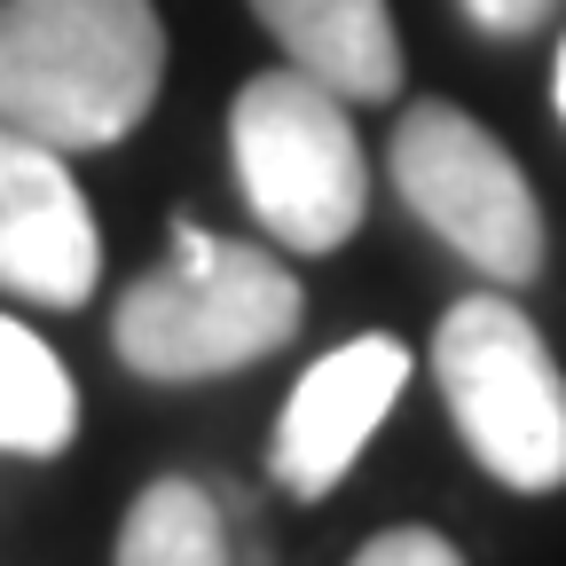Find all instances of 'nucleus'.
I'll return each mask as SVG.
<instances>
[{
	"label": "nucleus",
	"mask_w": 566,
	"mask_h": 566,
	"mask_svg": "<svg viewBox=\"0 0 566 566\" xmlns=\"http://www.w3.org/2000/svg\"><path fill=\"white\" fill-rule=\"evenodd\" d=\"M229 158L244 181L252 221L283 252H338L363 229L370 166L354 142L346 95H331L307 71H260L229 103Z\"/></svg>",
	"instance_id": "7ed1b4c3"
},
{
	"label": "nucleus",
	"mask_w": 566,
	"mask_h": 566,
	"mask_svg": "<svg viewBox=\"0 0 566 566\" xmlns=\"http://www.w3.org/2000/svg\"><path fill=\"white\" fill-rule=\"evenodd\" d=\"M268 40L292 55V71L323 80L346 103L401 95V32L386 0H252Z\"/></svg>",
	"instance_id": "6e6552de"
},
{
	"label": "nucleus",
	"mask_w": 566,
	"mask_h": 566,
	"mask_svg": "<svg viewBox=\"0 0 566 566\" xmlns=\"http://www.w3.org/2000/svg\"><path fill=\"white\" fill-rule=\"evenodd\" d=\"M551 95H558V118H566V40H558V71H551Z\"/></svg>",
	"instance_id": "ddd939ff"
},
{
	"label": "nucleus",
	"mask_w": 566,
	"mask_h": 566,
	"mask_svg": "<svg viewBox=\"0 0 566 566\" xmlns=\"http://www.w3.org/2000/svg\"><path fill=\"white\" fill-rule=\"evenodd\" d=\"M118 566H237L229 551V512H221V495H212L205 480H150L134 495V512L118 527Z\"/></svg>",
	"instance_id": "9d476101"
},
{
	"label": "nucleus",
	"mask_w": 566,
	"mask_h": 566,
	"mask_svg": "<svg viewBox=\"0 0 566 566\" xmlns=\"http://www.w3.org/2000/svg\"><path fill=\"white\" fill-rule=\"evenodd\" d=\"M433 378L488 480H504L520 495L566 488V378L543 331L504 292H472L441 315Z\"/></svg>",
	"instance_id": "20e7f679"
},
{
	"label": "nucleus",
	"mask_w": 566,
	"mask_h": 566,
	"mask_svg": "<svg viewBox=\"0 0 566 566\" xmlns=\"http://www.w3.org/2000/svg\"><path fill=\"white\" fill-rule=\"evenodd\" d=\"M409 386V346L370 331V338H346L331 346L323 363L292 386V401H283L275 417V441H268V472L283 495H331L354 457L370 449V433L386 424V409L401 401Z\"/></svg>",
	"instance_id": "423d86ee"
},
{
	"label": "nucleus",
	"mask_w": 566,
	"mask_h": 566,
	"mask_svg": "<svg viewBox=\"0 0 566 566\" xmlns=\"http://www.w3.org/2000/svg\"><path fill=\"white\" fill-rule=\"evenodd\" d=\"M551 9H558V0H464V17H472L480 32H495V40H520V32H535Z\"/></svg>",
	"instance_id": "f8f14e48"
},
{
	"label": "nucleus",
	"mask_w": 566,
	"mask_h": 566,
	"mask_svg": "<svg viewBox=\"0 0 566 566\" xmlns=\"http://www.w3.org/2000/svg\"><path fill=\"white\" fill-rule=\"evenodd\" d=\"M95 275L103 237L63 150L0 126V292L32 307H87Z\"/></svg>",
	"instance_id": "0eeeda50"
},
{
	"label": "nucleus",
	"mask_w": 566,
	"mask_h": 566,
	"mask_svg": "<svg viewBox=\"0 0 566 566\" xmlns=\"http://www.w3.org/2000/svg\"><path fill=\"white\" fill-rule=\"evenodd\" d=\"M394 189L457 260H472L495 283L543 275V205L520 174V158L457 103H409L394 126Z\"/></svg>",
	"instance_id": "39448f33"
},
{
	"label": "nucleus",
	"mask_w": 566,
	"mask_h": 566,
	"mask_svg": "<svg viewBox=\"0 0 566 566\" xmlns=\"http://www.w3.org/2000/svg\"><path fill=\"white\" fill-rule=\"evenodd\" d=\"M166 24L150 0H0V126L48 150H111L158 103Z\"/></svg>",
	"instance_id": "f257e3e1"
},
{
	"label": "nucleus",
	"mask_w": 566,
	"mask_h": 566,
	"mask_svg": "<svg viewBox=\"0 0 566 566\" xmlns=\"http://www.w3.org/2000/svg\"><path fill=\"white\" fill-rule=\"evenodd\" d=\"M80 433V386L55 363V346L0 315V449L9 457H63Z\"/></svg>",
	"instance_id": "1a4fd4ad"
},
{
	"label": "nucleus",
	"mask_w": 566,
	"mask_h": 566,
	"mask_svg": "<svg viewBox=\"0 0 566 566\" xmlns=\"http://www.w3.org/2000/svg\"><path fill=\"white\" fill-rule=\"evenodd\" d=\"M346 566H464V551L449 535H433V527H386V535H370L363 551H354Z\"/></svg>",
	"instance_id": "9b49d317"
},
{
	"label": "nucleus",
	"mask_w": 566,
	"mask_h": 566,
	"mask_svg": "<svg viewBox=\"0 0 566 566\" xmlns=\"http://www.w3.org/2000/svg\"><path fill=\"white\" fill-rule=\"evenodd\" d=\"M300 315H307L300 275L275 252L174 221V260L150 268L142 283H126L111 346L150 386H197V378L252 370L275 346H292Z\"/></svg>",
	"instance_id": "f03ea898"
}]
</instances>
